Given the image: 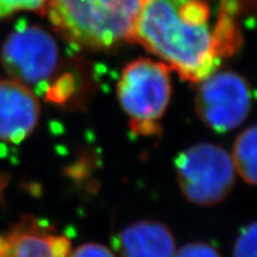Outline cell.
Masks as SVG:
<instances>
[{"label": "cell", "mask_w": 257, "mask_h": 257, "mask_svg": "<svg viewBox=\"0 0 257 257\" xmlns=\"http://www.w3.org/2000/svg\"><path fill=\"white\" fill-rule=\"evenodd\" d=\"M205 0H147L130 42L160 57L182 79L200 82L217 72L233 29H213Z\"/></svg>", "instance_id": "6da1fadb"}, {"label": "cell", "mask_w": 257, "mask_h": 257, "mask_svg": "<svg viewBox=\"0 0 257 257\" xmlns=\"http://www.w3.org/2000/svg\"><path fill=\"white\" fill-rule=\"evenodd\" d=\"M147 0H48L46 14L79 47L107 49L131 41Z\"/></svg>", "instance_id": "7a4b0ae2"}, {"label": "cell", "mask_w": 257, "mask_h": 257, "mask_svg": "<svg viewBox=\"0 0 257 257\" xmlns=\"http://www.w3.org/2000/svg\"><path fill=\"white\" fill-rule=\"evenodd\" d=\"M117 95L134 134H159L160 120L172 96L169 68L163 62L150 59L133 61L121 72Z\"/></svg>", "instance_id": "3957f363"}, {"label": "cell", "mask_w": 257, "mask_h": 257, "mask_svg": "<svg viewBox=\"0 0 257 257\" xmlns=\"http://www.w3.org/2000/svg\"><path fill=\"white\" fill-rule=\"evenodd\" d=\"M176 180L185 198L199 206L225 200L236 182L232 157L212 143L195 144L175 160Z\"/></svg>", "instance_id": "277c9868"}, {"label": "cell", "mask_w": 257, "mask_h": 257, "mask_svg": "<svg viewBox=\"0 0 257 257\" xmlns=\"http://www.w3.org/2000/svg\"><path fill=\"white\" fill-rule=\"evenodd\" d=\"M195 111L204 124L217 133L238 127L251 108V89L238 73L214 72L199 82Z\"/></svg>", "instance_id": "5b68a950"}, {"label": "cell", "mask_w": 257, "mask_h": 257, "mask_svg": "<svg viewBox=\"0 0 257 257\" xmlns=\"http://www.w3.org/2000/svg\"><path fill=\"white\" fill-rule=\"evenodd\" d=\"M2 64L12 80L24 85H40L55 74L60 51L55 38L40 27H19L2 48Z\"/></svg>", "instance_id": "8992f818"}, {"label": "cell", "mask_w": 257, "mask_h": 257, "mask_svg": "<svg viewBox=\"0 0 257 257\" xmlns=\"http://www.w3.org/2000/svg\"><path fill=\"white\" fill-rule=\"evenodd\" d=\"M40 119L36 94L16 80L0 81V141L18 144L35 130Z\"/></svg>", "instance_id": "52a82bcc"}, {"label": "cell", "mask_w": 257, "mask_h": 257, "mask_svg": "<svg viewBox=\"0 0 257 257\" xmlns=\"http://www.w3.org/2000/svg\"><path fill=\"white\" fill-rule=\"evenodd\" d=\"M70 242L63 234L28 221L0 239V257H68Z\"/></svg>", "instance_id": "ba28073f"}, {"label": "cell", "mask_w": 257, "mask_h": 257, "mask_svg": "<svg viewBox=\"0 0 257 257\" xmlns=\"http://www.w3.org/2000/svg\"><path fill=\"white\" fill-rule=\"evenodd\" d=\"M121 257H174L175 239L165 224L140 220L130 224L119 234Z\"/></svg>", "instance_id": "9c48e42d"}, {"label": "cell", "mask_w": 257, "mask_h": 257, "mask_svg": "<svg viewBox=\"0 0 257 257\" xmlns=\"http://www.w3.org/2000/svg\"><path fill=\"white\" fill-rule=\"evenodd\" d=\"M231 157L240 178L257 186V125L245 128L236 138Z\"/></svg>", "instance_id": "30bf717a"}, {"label": "cell", "mask_w": 257, "mask_h": 257, "mask_svg": "<svg viewBox=\"0 0 257 257\" xmlns=\"http://www.w3.org/2000/svg\"><path fill=\"white\" fill-rule=\"evenodd\" d=\"M233 257H257V220L240 231L234 242Z\"/></svg>", "instance_id": "8fae6325"}, {"label": "cell", "mask_w": 257, "mask_h": 257, "mask_svg": "<svg viewBox=\"0 0 257 257\" xmlns=\"http://www.w3.org/2000/svg\"><path fill=\"white\" fill-rule=\"evenodd\" d=\"M48 0H0V21L19 11H31L44 15Z\"/></svg>", "instance_id": "7c38bea8"}, {"label": "cell", "mask_w": 257, "mask_h": 257, "mask_svg": "<svg viewBox=\"0 0 257 257\" xmlns=\"http://www.w3.org/2000/svg\"><path fill=\"white\" fill-rule=\"evenodd\" d=\"M174 257H221L219 251L211 244L192 242L175 252Z\"/></svg>", "instance_id": "4fadbf2b"}, {"label": "cell", "mask_w": 257, "mask_h": 257, "mask_svg": "<svg viewBox=\"0 0 257 257\" xmlns=\"http://www.w3.org/2000/svg\"><path fill=\"white\" fill-rule=\"evenodd\" d=\"M68 257H115L106 246L98 243H86L69 252Z\"/></svg>", "instance_id": "5bb4252c"}]
</instances>
